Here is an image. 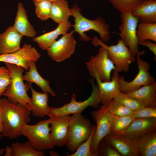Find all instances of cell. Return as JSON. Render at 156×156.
Masks as SVG:
<instances>
[{
  "instance_id": "cell-1",
  "label": "cell",
  "mask_w": 156,
  "mask_h": 156,
  "mask_svg": "<svg viewBox=\"0 0 156 156\" xmlns=\"http://www.w3.org/2000/svg\"><path fill=\"white\" fill-rule=\"evenodd\" d=\"M0 111L4 130L3 137L16 139L22 135V127L31 120L29 109L9 101L6 98L0 99Z\"/></svg>"
},
{
  "instance_id": "cell-2",
  "label": "cell",
  "mask_w": 156,
  "mask_h": 156,
  "mask_svg": "<svg viewBox=\"0 0 156 156\" xmlns=\"http://www.w3.org/2000/svg\"><path fill=\"white\" fill-rule=\"evenodd\" d=\"M71 9L72 16L74 18L73 31L79 34L81 41L88 42L91 40L92 38L85 34L86 32L91 30L97 32L100 39L104 43L109 41L111 38L109 26L104 19L100 17L94 20L87 18L81 14V10L76 3Z\"/></svg>"
},
{
  "instance_id": "cell-3",
  "label": "cell",
  "mask_w": 156,
  "mask_h": 156,
  "mask_svg": "<svg viewBox=\"0 0 156 156\" xmlns=\"http://www.w3.org/2000/svg\"><path fill=\"white\" fill-rule=\"evenodd\" d=\"M5 63L10 73L11 81L3 95L10 101L29 108L31 104L30 98L27 93L29 88V85L28 83L24 84L23 77L25 69L21 66Z\"/></svg>"
},
{
  "instance_id": "cell-4",
  "label": "cell",
  "mask_w": 156,
  "mask_h": 156,
  "mask_svg": "<svg viewBox=\"0 0 156 156\" xmlns=\"http://www.w3.org/2000/svg\"><path fill=\"white\" fill-rule=\"evenodd\" d=\"M88 81L91 84L92 90L91 95L87 99L83 101H77L76 95L73 94L69 103L59 107H50L48 115L49 118L82 113L89 107L99 108L101 100L98 87L95 83L94 79H90Z\"/></svg>"
},
{
  "instance_id": "cell-5",
  "label": "cell",
  "mask_w": 156,
  "mask_h": 156,
  "mask_svg": "<svg viewBox=\"0 0 156 156\" xmlns=\"http://www.w3.org/2000/svg\"><path fill=\"white\" fill-rule=\"evenodd\" d=\"M51 120L50 118L34 125L26 124L22 127V135L28 138L31 146L35 150L44 151L53 147L50 134L51 127L49 125Z\"/></svg>"
},
{
  "instance_id": "cell-6",
  "label": "cell",
  "mask_w": 156,
  "mask_h": 156,
  "mask_svg": "<svg viewBox=\"0 0 156 156\" xmlns=\"http://www.w3.org/2000/svg\"><path fill=\"white\" fill-rule=\"evenodd\" d=\"M92 127L90 121L81 113L73 114L69 120L66 144L68 149L72 152H75L89 137Z\"/></svg>"
},
{
  "instance_id": "cell-7",
  "label": "cell",
  "mask_w": 156,
  "mask_h": 156,
  "mask_svg": "<svg viewBox=\"0 0 156 156\" xmlns=\"http://www.w3.org/2000/svg\"><path fill=\"white\" fill-rule=\"evenodd\" d=\"M91 40L94 47L102 46L106 50L109 57L119 72H127L131 64L135 60V57L132 55L128 47L120 39L116 44L110 46L96 36L92 38Z\"/></svg>"
},
{
  "instance_id": "cell-8",
  "label": "cell",
  "mask_w": 156,
  "mask_h": 156,
  "mask_svg": "<svg viewBox=\"0 0 156 156\" xmlns=\"http://www.w3.org/2000/svg\"><path fill=\"white\" fill-rule=\"evenodd\" d=\"M121 24L119 27L120 31L118 33L120 36L121 40L127 46L129 50L134 56L137 55H143L145 52L140 51L137 39L136 32L139 21L134 16L131 12L120 13Z\"/></svg>"
},
{
  "instance_id": "cell-9",
  "label": "cell",
  "mask_w": 156,
  "mask_h": 156,
  "mask_svg": "<svg viewBox=\"0 0 156 156\" xmlns=\"http://www.w3.org/2000/svg\"><path fill=\"white\" fill-rule=\"evenodd\" d=\"M90 76L102 81H110L112 72L116 69L109 57L106 50L100 46L97 53L85 63Z\"/></svg>"
},
{
  "instance_id": "cell-10",
  "label": "cell",
  "mask_w": 156,
  "mask_h": 156,
  "mask_svg": "<svg viewBox=\"0 0 156 156\" xmlns=\"http://www.w3.org/2000/svg\"><path fill=\"white\" fill-rule=\"evenodd\" d=\"M91 114L96 124L92 139L91 150L94 156H98L97 149L101 141L110 134L111 124L113 115L109 111L107 105L102 104L97 110L92 111Z\"/></svg>"
},
{
  "instance_id": "cell-11",
  "label": "cell",
  "mask_w": 156,
  "mask_h": 156,
  "mask_svg": "<svg viewBox=\"0 0 156 156\" xmlns=\"http://www.w3.org/2000/svg\"><path fill=\"white\" fill-rule=\"evenodd\" d=\"M141 56L140 54L136 56L138 70L133 80L128 82L125 80L123 75L119 77V82L120 92L124 93H129L155 81V78L149 72L150 64L142 59Z\"/></svg>"
},
{
  "instance_id": "cell-12",
  "label": "cell",
  "mask_w": 156,
  "mask_h": 156,
  "mask_svg": "<svg viewBox=\"0 0 156 156\" xmlns=\"http://www.w3.org/2000/svg\"><path fill=\"white\" fill-rule=\"evenodd\" d=\"M73 30L62 35L47 50L48 55L53 61L60 62L70 58L74 53L77 42Z\"/></svg>"
},
{
  "instance_id": "cell-13",
  "label": "cell",
  "mask_w": 156,
  "mask_h": 156,
  "mask_svg": "<svg viewBox=\"0 0 156 156\" xmlns=\"http://www.w3.org/2000/svg\"><path fill=\"white\" fill-rule=\"evenodd\" d=\"M41 56L34 47L25 43L22 48L12 53L0 54V62L9 63L23 68L28 70L31 63L36 62Z\"/></svg>"
},
{
  "instance_id": "cell-14",
  "label": "cell",
  "mask_w": 156,
  "mask_h": 156,
  "mask_svg": "<svg viewBox=\"0 0 156 156\" xmlns=\"http://www.w3.org/2000/svg\"><path fill=\"white\" fill-rule=\"evenodd\" d=\"M70 117L67 115L50 117L51 119L50 138L54 146L61 147L66 145Z\"/></svg>"
},
{
  "instance_id": "cell-15",
  "label": "cell",
  "mask_w": 156,
  "mask_h": 156,
  "mask_svg": "<svg viewBox=\"0 0 156 156\" xmlns=\"http://www.w3.org/2000/svg\"><path fill=\"white\" fill-rule=\"evenodd\" d=\"M121 155L138 156L136 140L122 135L110 134L104 138Z\"/></svg>"
},
{
  "instance_id": "cell-16",
  "label": "cell",
  "mask_w": 156,
  "mask_h": 156,
  "mask_svg": "<svg viewBox=\"0 0 156 156\" xmlns=\"http://www.w3.org/2000/svg\"><path fill=\"white\" fill-rule=\"evenodd\" d=\"M156 129V118H136L122 135L137 140Z\"/></svg>"
},
{
  "instance_id": "cell-17",
  "label": "cell",
  "mask_w": 156,
  "mask_h": 156,
  "mask_svg": "<svg viewBox=\"0 0 156 156\" xmlns=\"http://www.w3.org/2000/svg\"><path fill=\"white\" fill-rule=\"evenodd\" d=\"M113 71L111 80L109 81H102L98 79H95L102 104L107 105L120 92L119 72L116 69Z\"/></svg>"
},
{
  "instance_id": "cell-18",
  "label": "cell",
  "mask_w": 156,
  "mask_h": 156,
  "mask_svg": "<svg viewBox=\"0 0 156 156\" xmlns=\"http://www.w3.org/2000/svg\"><path fill=\"white\" fill-rule=\"evenodd\" d=\"M23 36L13 26H10L0 34V54L14 52L21 48Z\"/></svg>"
},
{
  "instance_id": "cell-19",
  "label": "cell",
  "mask_w": 156,
  "mask_h": 156,
  "mask_svg": "<svg viewBox=\"0 0 156 156\" xmlns=\"http://www.w3.org/2000/svg\"><path fill=\"white\" fill-rule=\"evenodd\" d=\"M32 94L30 98L31 104L29 109L35 116L42 117L49 115L50 107L48 105L49 93H41L36 91L32 87L31 83H29Z\"/></svg>"
},
{
  "instance_id": "cell-20",
  "label": "cell",
  "mask_w": 156,
  "mask_h": 156,
  "mask_svg": "<svg viewBox=\"0 0 156 156\" xmlns=\"http://www.w3.org/2000/svg\"><path fill=\"white\" fill-rule=\"evenodd\" d=\"M131 12L139 22L156 23V0L140 1Z\"/></svg>"
},
{
  "instance_id": "cell-21",
  "label": "cell",
  "mask_w": 156,
  "mask_h": 156,
  "mask_svg": "<svg viewBox=\"0 0 156 156\" xmlns=\"http://www.w3.org/2000/svg\"><path fill=\"white\" fill-rule=\"evenodd\" d=\"M72 26L69 21L60 23L54 30L35 37L33 40L37 44L42 50L47 51L56 40L59 36L68 32Z\"/></svg>"
},
{
  "instance_id": "cell-22",
  "label": "cell",
  "mask_w": 156,
  "mask_h": 156,
  "mask_svg": "<svg viewBox=\"0 0 156 156\" xmlns=\"http://www.w3.org/2000/svg\"><path fill=\"white\" fill-rule=\"evenodd\" d=\"M125 94L137 101L144 107H156V81Z\"/></svg>"
},
{
  "instance_id": "cell-23",
  "label": "cell",
  "mask_w": 156,
  "mask_h": 156,
  "mask_svg": "<svg viewBox=\"0 0 156 156\" xmlns=\"http://www.w3.org/2000/svg\"><path fill=\"white\" fill-rule=\"evenodd\" d=\"M13 27L23 36L34 38L36 32L28 20L26 10L23 3L19 2Z\"/></svg>"
},
{
  "instance_id": "cell-24",
  "label": "cell",
  "mask_w": 156,
  "mask_h": 156,
  "mask_svg": "<svg viewBox=\"0 0 156 156\" xmlns=\"http://www.w3.org/2000/svg\"><path fill=\"white\" fill-rule=\"evenodd\" d=\"M36 62L33 61L31 63L28 70L23 75V80L29 83H35L43 92L48 93L52 96H55L56 94L51 88L49 81L43 78L38 72Z\"/></svg>"
},
{
  "instance_id": "cell-25",
  "label": "cell",
  "mask_w": 156,
  "mask_h": 156,
  "mask_svg": "<svg viewBox=\"0 0 156 156\" xmlns=\"http://www.w3.org/2000/svg\"><path fill=\"white\" fill-rule=\"evenodd\" d=\"M136 141L139 155L156 156V130L142 136Z\"/></svg>"
},
{
  "instance_id": "cell-26",
  "label": "cell",
  "mask_w": 156,
  "mask_h": 156,
  "mask_svg": "<svg viewBox=\"0 0 156 156\" xmlns=\"http://www.w3.org/2000/svg\"><path fill=\"white\" fill-rule=\"evenodd\" d=\"M72 16L71 8L68 2L66 0H57L53 1L51 9L50 18L58 24L69 21Z\"/></svg>"
},
{
  "instance_id": "cell-27",
  "label": "cell",
  "mask_w": 156,
  "mask_h": 156,
  "mask_svg": "<svg viewBox=\"0 0 156 156\" xmlns=\"http://www.w3.org/2000/svg\"><path fill=\"white\" fill-rule=\"evenodd\" d=\"M136 35L138 42L150 40L156 42V23L139 22Z\"/></svg>"
},
{
  "instance_id": "cell-28",
  "label": "cell",
  "mask_w": 156,
  "mask_h": 156,
  "mask_svg": "<svg viewBox=\"0 0 156 156\" xmlns=\"http://www.w3.org/2000/svg\"><path fill=\"white\" fill-rule=\"evenodd\" d=\"M11 147L12 156H45L44 151H38L31 146L28 141L24 143L13 142Z\"/></svg>"
},
{
  "instance_id": "cell-29",
  "label": "cell",
  "mask_w": 156,
  "mask_h": 156,
  "mask_svg": "<svg viewBox=\"0 0 156 156\" xmlns=\"http://www.w3.org/2000/svg\"><path fill=\"white\" fill-rule=\"evenodd\" d=\"M134 119L131 115L123 116L113 115L111 124V134H122Z\"/></svg>"
},
{
  "instance_id": "cell-30",
  "label": "cell",
  "mask_w": 156,
  "mask_h": 156,
  "mask_svg": "<svg viewBox=\"0 0 156 156\" xmlns=\"http://www.w3.org/2000/svg\"><path fill=\"white\" fill-rule=\"evenodd\" d=\"M53 1L43 0L34 3L35 12L38 17L42 21L47 20L50 18Z\"/></svg>"
},
{
  "instance_id": "cell-31",
  "label": "cell",
  "mask_w": 156,
  "mask_h": 156,
  "mask_svg": "<svg viewBox=\"0 0 156 156\" xmlns=\"http://www.w3.org/2000/svg\"><path fill=\"white\" fill-rule=\"evenodd\" d=\"M114 99L133 112L144 107L135 99L120 92L115 96Z\"/></svg>"
},
{
  "instance_id": "cell-32",
  "label": "cell",
  "mask_w": 156,
  "mask_h": 156,
  "mask_svg": "<svg viewBox=\"0 0 156 156\" xmlns=\"http://www.w3.org/2000/svg\"><path fill=\"white\" fill-rule=\"evenodd\" d=\"M96 126L93 125L92 132L88 138L78 147L76 151L66 156H94L91 150L92 139L95 131Z\"/></svg>"
},
{
  "instance_id": "cell-33",
  "label": "cell",
  "mask_w": 156,
  "mask_h": 156,
  "mask_svg": "<svg viewBox=\"0 0 156 156\" xmlns=\"http://www.w3.org/2000/svg\"><path fill=\"white\" fill-rule=\"evenodd\" d=\"M107 105L109 111L114 115L123 116L131 115L133 112L114 99L110 101Z\"/></svg>"
},
{
  "instance_id": "cell-34",
  "label": "cell",
  "mask_w": 156,
  "mask_h": 156,
  "mask_svg": "<svg viewBox=\"0 0 156 156\" xmlns=\"http://www.w3.org/2000/svg\"><path fill=\"white\" fill-rule=\"evenodd\" d=\"M111 3L120 13L131 12L139 0H109Z\"/></svg>"
},
{
  "instance_id": "cell-35",
  "label": "cell",
  "mask_w": 156,
  "mask_h": 156,
  "mask_svg": "<svg viewBox=\"0 0 156 156\" xmlns=\"http://www.w3.org/2000/svg\"><path fill=\"white\" fill-rule=\"evenodd\" d=\"M104 139L100 143L98 148V156H121L120 154Z\"/></svg>"
},
{
  "instance_id": "cell-36",
  "label": "cell",
  "mask_w": 156,
  "mask_h": 156,
  "mask_svg": "<svg viewBox=\"0 0 156 156\" xmlns=\"http://www.w3.org/2000/svg\"><path fill=\"white\" fill-rule=\"evenodd\" d=\"M11 81L10 71L6 67H0V98Z\"/></svg>"
},
{
  "instance_id": "cell-37",
  "label": "cell",
  "mask_w": 156,
  "mask_h": 156,
  "mask_svg": "<svg viewBox=\"0 0 156 156\" xmlns=\"http://www.w3.org/2000/svg\"><path fill=\"white\" fill-rule=\"evenodd\" d=\"M131 115L135 118H156V107H144L133 111Z\"/></svg>"
},
{
  "instance_id": "cell-38",
  "label": "cell",
  "mask_w": 156,
  "mask_h": 156,
  "mask_svg": "<svg viewBox=\"0 0 156 156\" xmlns=\"http://www.w3.org/2000/svg\"><path fill=\"white\" fill-rule=\"evenodd\" d=\"M139 45H141L146 47L154 54L156 57V43L153 42L150 40H146L138 42Z\"/></svg>"
},
{
  "instance_id": "cell-39",
  "label": "cell",
  "mask_w": 156,
  "mask_h": 156,
  "mask_svg": "<svg viewBox=\"0 0 156 156\" xmlns=\"http://www.w3.org/2000/svg\"><path fill=\"white\" fill-rule=\"evenodd\" d=\"M5 153L4 156H12V149L11 147L9 146H6L5 148Z\"/></svg>"
},
{
  "instance_id": "cell-40",
  "label": "cell",
  "mask_w": 156,
  "mask_h": 156,
  "mask_svg": "<svg viewBox=\"0 0 156 156\" xmlns=\"http://www.w3.org/2000/svg\"><path fill=\"white\" fill-rule=\"evenodd\" d=\"M3 130L4 126L2 123L1 118L0 111V140L2 139L3 137L1 135V133L3 131Z\"/></svg>"
},
{
  "instance_id": "cell-41",
  "label": "cell",
  "mask_w": 156,
  "mask_h": 156,
  "mask_svg": "<svg viewBox=\"0 0 156 156\" xmlns=\"http://www.w3.org/2000/svg\"><path fill=\"white\" fill-rule=\"evenodd\" d=\"M5 148H3L0 149V156L3 155L5 151Z\"/></svg>"
},
{
  "instance_id": "cell-42",
  "label": "cell",
  "mask_w": 156,
  "mask_h": 156,
  "mask_svg": "<svg viewBox=\"0 0 156 156\" xmlns=\"http://www.w3.org/2000/svg\"><path fill=\"white\" fill-rule=\"evenodd\" d=\"M33 2V3H34V2H38V1H41V0H31ZM49 0V1H57V0Z\"/></svg>"
},
{
  "instance_id": "cell-43",
  "label": "cell",
  "mask_w": 156,
  "mask_h": 156,
  "mask_svg": "<svg viewBox=\"0 0 156 156\" xmlns=\"http://www.w3.org/2000/svg\"><path fill=\"white\" fill-rule=\"evenodd\" d=\"M142 0H139V1Z\"/></svg>"
}]
</instances>
